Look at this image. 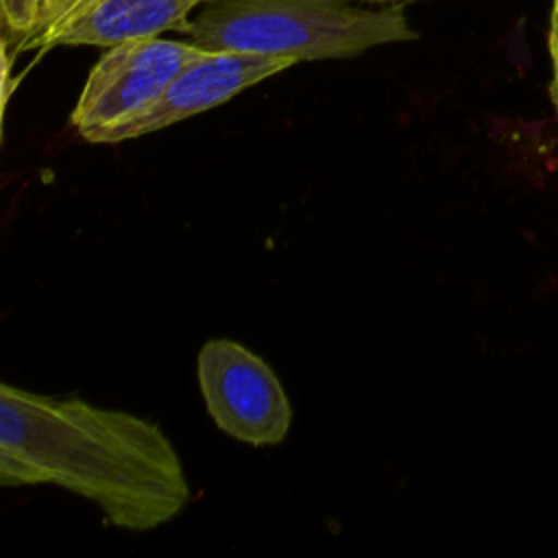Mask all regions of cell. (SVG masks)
Segmentation results:
<instances>
[{"mask_svg":"<svg viewBox=\"0 0 558 558\" xmlns=\"http://www.w3.org/2000/svg\"><path fill=\"white\" fill-rule=\"evenodd\" d=\"M0 484H52L92 501L107 525L155 530L190 504L183 464L163 429L76 397L0 386Z\"/></svg>","mask_w":558,"mask_h":558,"instance_id":"cell-1","label":"cell"},{"mask_svg":"<svg viewBox=\"0 0 558 558\" xmlns=\"http://www.w3.org/2000/svg\"><path fill=\"white\" fill-rule=\"evenodd\" d=\"M403 4L355 0H203L181 35L205 50L296 61L347 59L418 39Z\"/></svg>","mask_w":558,"mask_h":558,"instance_id":"cell-2","label":"cell"},{"mask_svg":"<svg viewBox=\"0 0 558 558\" xmlns=\"http://www.w3.org/2000/svg\"><path fill=\"white\" fill-rule=\"evenodd\" d=\"M205 52L192 41L161 37L105 48L70 116L72 126L85 142L100 144L105 133L144 113Z\"/></svg>","mask_w":558,"mask_h":558,"instance_id":"cell-3","label":"cell"},{"mask_svg":"<svg viewBox=\"0 0 558 558\" xmlns=\"http://www.w3.org/2000/svg\"><path fill=\"white\" fill-rule=\"evenodd\" d=\"M198 388L220 432L246 445L288 436L292 408L272 368L240 342L216 338L198 351Z\"/></svg>","mask_w":558,"mask_h":558,"instance_id":"cell-4","label":"cell"},{"mask_svg":"<svg viewBox=\"0 0 558 558\" xmlns=\"http://www.w3.org/2000/svg\"><path fill=\"white\" fill-rule=\"evenodd\" d=\"M294 63L299 61L292 57L207 50L203 57L185 65L144 113L105 133L100 144L135 140L225 105L246 87L279 74Z\"/></svg>","mask_w":558,"mask_h":558,"instance_id":"cell-5","label":"cell"},{"mask_svg":"<svg viewBox=\"0 0 558 558\" xmlns=\"http://www.w3.org/2000/svg\"><path fill=\"white\" fill-rule=\"evenodd\" d=\"M203 0H92L46 41L52 46H118L161 33H183Z\"/></svg>","mask_w":558,"mask_h":558,"instance_id":"cell-6","label":"cell"},{"mask_svg":"<svg viewBox=\"0 0 558 558\" xmlns=\"http://www.w3.org/2000/svg\"><path fill=\"white\" fill-rule=\"evenodd\" d=\"M52 0H0L2 52L17 57L31 50L39 24Z\"/></svg>","mask_w":558,"mask_h":558,"instance_id":"cell-7","label":"cell"},{"mask_svg":"<svg viewBox=\"0 0 558 558\" xmlns=\"http://www.w3.org/2000/svg\"><path fill=\"white\" fill-rule=\"evenodd\" d=\"M87 2H92V0H52V4L48 7V11H46V15H44V20L39 24V31H37V35H35V39L31 44V50H35V48L44 50L48 37L61 24H65L74 13H78Z\"/></svg>","mask_w":558,"mask_h":558,"instance_id":"cell-8","label":"cell"},{"mask_svg":"<svg viewBox=\"0 0 558 558\" xmlns=\"http://www.w3.org/2000/svg\"><path fill=\"white\" fill-rule=\"evenodd\" d=\"M547 50L551 59V83H549V98L558 113V0H551L549 9V28H547Z\"/></svg>","mask_w":558,"mask_h":558,"instance_id":"cell-9","label":"cell"},{"mask_svg":"<svg viewBox=\"0 0 558 558\" xmlns=\"http://www.w3.org/2000/svg\"><path fill=\"white\" fill-rule=\"evenodd\" d=\"M355 2H366V4H408V2H418V0H355Z\"/></svg>","mask_w":558,"mask_h":558,"instance_id":"cell-10","label":"cell"},{"mask_svg":"<svg viewBox=\"0 0 558 558\" xmlns=\"http://www.w3.org/2000/svg\"><path fill=\"white\" fill-rule=\"evenodd\" d=\"M50 4H52V2H50Z\"/></svg>","mask_w":558,"mask_h":558,"instance_id":"cell-11","label":"cell"}]
</instances>
